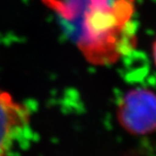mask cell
Wrapping results in <instances>:
<instances>
[{"label": "cell", "mask_w": 156, "mask_h": 156, "mask_svg": "<svg viewBox=\"0 0 156 156\" xmlns=\"http://www.w3.org/2000/svg\"><path fill=\"white\" fill-rule=\"evenodd\" d=\"M152 55H153V59H154V63L156 65V40L153 42L152 45Z\"/></svg>", "instance_id": "277c9868"}, {"label": "cell", "mask_w": 156, "mask_h": 156, "mask_svg": "<svg viewBox=\"0 0 156 156\" xmlns=\"http://www.w3.org/2000/svg\"><path fill=\"white\" fill-rule=\"evenodd\" d=\"M30 118L26 105L0 88V156H9L20 135L29 125Z\"/></svg>", "instance_id": "7a4b0ae2"}, {"label": "cell", "mask_w": 156, "mask_h": 156, "mask_svg": "<svg viewBox=\"0 0 156 156\" xmlns=\"http://www.w3.org/2000/svg\"><path fill=\"white\" fill-rule=\"evenodd\" d=\"M120 126L133 135H148L156 130V94L147 88L127 92L118 105Z\"/></svg>", "instance_id": "6da1fadb"}, {"label": "cell", "mask_w": 156, "mask_h": 156, "mask_svg": "<svg viewBox=\"0 0 156 156\" xmlns=\"http://www.w3.org/2000/svg\"><path fill=\"white\" fill-rule=\"evenodd\" d=\"M52 8L58 12L65 13V15H73V10L77 8H81L86 3H91L92 0H44Z\"/></svg>", "instance_id": "3957f363"}]
</instances>
